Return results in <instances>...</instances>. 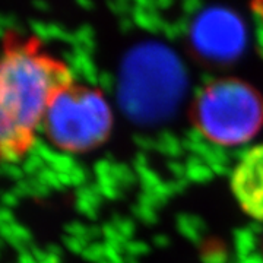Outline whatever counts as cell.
Returning <instances> with one entry per match:
<instances>
[{
    "label": "cell",
    "instance_id": "1",
    "mask_svg": "<svg viewBox=\"0 0 263 263\" xmlns=\"http://www.w3.org/2000/svg\"><path fill=\"white\" fill-rule=\"evenodd\" d=\"M72 82L69 66L37 37L6 32L0 53V161L22 160L32 149L48 105Z\"/></svg>",
    "mask_w": 263,
    "mask_h": 263
},
{
    "label": "cell",
    "instance_id": "2",
    "mask_svg": "<svg viewBox=\"0 0 263 263\" xmlns=\"http://www.w3.org/2000/svg\"><path fill=\"white\" fill-rule=\"evenodd\" d=\"M190 122L202 138L219 146H240L263 127V97L238 78H219L200 88L190 104Z\"/></svg>",
    "mask_w": 263,
    "mask_h": 263
},
{
    "label": "cell",
    "instance_id": "3",
    "mask_svg": "<svg viewBox=\"0 0 263 263\" xmlns=\"http://www.w3.org/2000/svg\"><path fill=\"white\" fill-rule=\"evenodd\" d=\"M113 127V110L103 92L73 81L48 105L41 132L56 149L88 154L110 139Z\"/></svg>",
    "mask_w": 263,
    "mask_h": 263
},
{
    "label": "cell",
    "instance_id": "4",
    "mask_svg": "<svg viewBox=\"0 0 263 263\" xmlns=\"http://www.w3.org/2000/svg\"><path fill=\"white\" fill-rule=\"evenodd\" d=\"M184 86L179 60L161 46L136 48L123 66V107L138 120H157L177 103Z\"/></svg>",
    "mask_w": 263,
    "mask_h": 263
},
{
    "label": "cell",
    "instance_id": "5",
    "mask_svg": "<svg viewBox=\"0 0 263 263\" xmlns=\"http://www.w3.org/2000/svg\"><path fill=\"white\" fill-rule=\"evenodd\" d=\"M190 44L203 62L215 65L230 63L245 50V25L233 12L206 10L197 16L192 27Z\"/></svg>",
    "mask_w": 263,
    "mask_h": 263
},
{
    "label": "cell",
    "instance_id": "6",
    "mask_svg": "<svg viewBox=\"0 0 263 263\" xmlns=\"http://www.w3.org/2000/svg\"><path fill=\"white\" fill-rule=\"evenodd\" d=\"M231 190L243 212L263 222V145L250 148L238 161Z\"/></svg>",
    "mask_w": 263,
    "mask_h": 263
}]
</instances>
